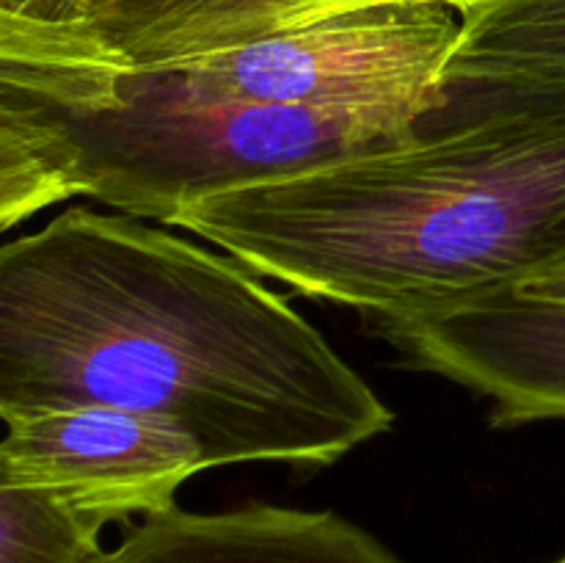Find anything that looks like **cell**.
Listing matches in <instances>:
<instances>
[{
    "mask_svg": "<svg viewBox=\"0 0 565 563\" xmlns=\"http://www.w3.org/2000/svg\"><path fill=\"white\" fill-rule=\"evenodd\" d=\"M83 0H0V11L31 17H70Z\"/></svg>",
    "mask_w": 565,
    "mask_h": 563,
    "instance_id": "11",
    "label": "cell"
},
{
    "mask_svg": "<svg viewBox=\"0 0 565 563\" xmlns=\"http://www.w3.org/2000/svg\"><path fill=\"white\" fill-rule=\"evenodd\" d=\"M303 0H83L70 17L0 14V31L125 66H154L287 31Z\"/></svg>",
    "mask_w": 565,
    "mask_h": 563,
    "instance_id": "6",
    "label": "cell"
},
{
    "mask_svg": "<svg viewBox=\"0 0 565 563\" xmlns=\"http://www.w3.org/2000/svg\"><path fill=\"white\" fill-rule=\"evenodd\" d=\"M403 3H436L447 6V9L467 14L475 6L489 3V0H303L298 6L296 17H292L290 28L309 25V22L329 20V17L351 14V11H367V9H384V6H403Z\"/></svg>",
    "mask_w": 565,
    "mask_h": 563,
    "instance_id": "10",
    "label": "cell"
},
{
    "mask_svg": "<svg viewBox=\"0 0 565 563\" xmlns=\"http://www.w3.org/2000/svg\"><path fill=\"white\" fill-rule=\"evenodd\" d=\"M0 417V484L47 489L105 524L169 511L180 486L207 469L185 434L127 408L42 406Z\"/></svg>",
    "mask_w": 565,
    "mask_h": 563,
    "instance_id": "4",
    "label": "cell"
},
{
    "mask_svg": "<svg viewBox=\"0 0 565 563\" xmlns=\"http://www.w3.org/2000/svg\"><path fill=\"white\" fill-rule=\"evenodd\" d=\"M557 563H565V557H561V561H557Z\"/></svg>",
    "mask_w": 565,
    "mask_h": 563,
    "instance_id": "12",
    "label": "cell"
},
{
    "mask_svg": "<svg viewBox=\"0 0 565 563\" xmlns=\"http://www.w3.org/2000/svg\"><path fill=\"white\" fill-rule=\"evenodd\" d=\"M105 528L53 491L0 484V563H88Z\"/></svg>",
    "mask_w": 565,
    "mask_h": 563,
    "instance_id": "9",
    "label": "cell"
},
{
    "mask_svg": "<svg viewBox=\"0 0 565 563\" xmlns=\"http://www.w3.org/2000/svg\"><path fill=\"white\" fill-rule=\"evenodd\" d=\"M169 224L375 329L522 290L565 274V86L445 99L401 147Z\"/></svg>",
    "mask_w": 565,
    "mask_h": 563,
    "instance_id": "2",
    "label": "cell"
},
{
    "mask_svg": "<svg viewBox=\"0 0 565 563\" xmlns=\"http://www.w3.org/2000/svg\"><path fill=\"white\" fill-rule=\"evenodd\" d=\"M42 406L163 419L207 469L329 467L395 423L241 259L86 208L0 248V412Z\"/></svg>",
    "mask_w": 565,
    "mask_h": 563,
    "instance_id": "1",
    "label": "cell"
},
{
    "mask_svg": "<svg viewBox=\"0 0 565 563\" xmlns=\"http://www.w3.org/2000/svg\"><path fill=\"white\" fill-rule=\"evenodd\" d=\"M379 331L417 368L489 397L494 425L565 419V298L508 290Z\"/></svg>",
    "mask_w": 565,
    "mask_h": 563,
    "instance_id": "5",
    "label": "cell"
},
{
    "mask_svg": "<svg viewBox=\"0 0 565 563\" xmlns=\"http://www.w3.org/2000/svg\"><path fill=\"white\" fill-rule=\"evenodd\" d=\"M88 563H403L334 511L248 506L224 513H149Z\"/></svg>",
    "mask_w": 565,
    "mask_h": 563,
    "instance_id": "7",
    "label": "cell"
},
{
    "mask_svg": "<svg viewBox=\"0 0 565 563\" xmlns=\"http://www.w3.org/2000/svg\"><path fill=\"white\" fill-rule=\"evenodd\" d=\"M419 125L257 105L174 64L81 59L0 33V226L88 196L169 224L180 210L412 141Z\"/></svg>",
    "mask_w": 565,
    "mask_h": 563,
    "instance_id": "3",
    "label": "cell"
},
{
    "mask_svg": "<svg viewBox=\"0 0 565 563\" xmlns=\"http://www.w3.org/2000/svg\"><path fill=\"white\" fill-rule=\"evenodd\" d=\"M441 86L450 99L565 86V0H489L461 14Z\"/></svg>",
    "mask_w": 565,
    "mask_h": 563,
    "instance_id": "8",
    "label": "cell"
}]
</instances>
